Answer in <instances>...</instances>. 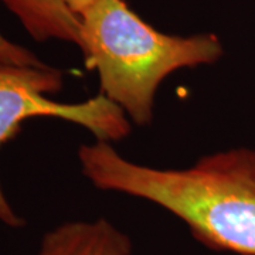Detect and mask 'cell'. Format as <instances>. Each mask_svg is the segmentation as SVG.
Here are the masks:
<instances>
[{"label":"cell","instance_id":"obj_1","mask_svg":"<svg viewBox=\"0 0 255 255\" xmlns=\"http://www.w3.org/2000/svg\"><path fill=\"white\" fill-rule=\"evenodd\" d=\"M82 174L100 190L150 201L172 213L213 251L255 255V150L233 147L187 169H156L119 155L111 142L78 147Z\"/></svg>","mask_w":255,"mask_h":255},{"label":"cell","instance_id":"obj_2","mask_svg":"<svg viewBox=\"0 0 255 255\" xmlns=\"http://www.w3.org/2000/svg\"><path fill=\"white\" fill-rule=\"evenodd\" d=\"M80 20L78 48L87 68L98 73L100 94L139 127L152 124L155 95L167 75L217 63L224 54L217 34H166L124 0H100Z\"/></svg>","mask_w":255,"mask_h":255},{"label":"cell","instance_id":"obj_3","mask_svg":"<svg viewBox=\"0 0 255 255\" xmlns=\"http://www.w3.org/2000/svg\"><path fill=\"white\" fill-rule=\"evenodd\" d=\"M64 73L44 65H17L0 61V147L17 135L30 118H57L73 122L92 132L97 140L117 142L130 135L127 114L107 97L98 94L78 104H64L48 95L61 91ZM0 223L6 227H26L4 196L0 184Z\"/></svg>","mask_w":255,"mask_h":255},{"label":"cell","instance_id":"obj_4","mask_svg":"<svg viewBox=\"0 0 255 255\" xmlns=\"http://www.w3.org/2000/svg\"><path fill=\"white\" fill-rule=\"evenodd\" d=\"M132 241L108 220L68 221L50 230L36 255H132Z\"/></svg>","mask_w":255,"mask_h":255},{"label":"cell","instance_id":"obj_5","mask_svg":"<svg viewBox=\"0 0 255 255\" xmlns=\"http://www.w3.org/2000/svg\"><path fill=\"white\" fill-rule=\"evenodd\" d=\"M37 41L60 40L80 47L81 20L60 0H1Z\"/></svg>","mask_w":255,"mask_h":255},{"label":"cell","instance_id":"obj_6","mask_svg":"<svg viewBox=\"0 0 255 255\" xmlns=\"http://www.w3.org/2000/svg\"><path fill=\"white\" fill-rule=\"evenodd\" d=\"M0 61L17 64V65H33V67L47 65L33 51L10 41L9 38H6L1 33H0Z\"/></svg>","mask_w":255,"mask_h":255},{"label":"cell","instance_id":"obj_7","mask_svg":"<svg viewBox=\"0 0 255 255\" xmlns=\"http://www.w3.org/2000/svg\"><path fill=\"white\" fill-rule=\"evenodd\" d=\"M63 3V6L68 10L70 13H73L74 16H77L78 18H81V16L90 10L100 0H60Z\"/></svg>","mask_w":255,"mask_h":255}]
</instances>
